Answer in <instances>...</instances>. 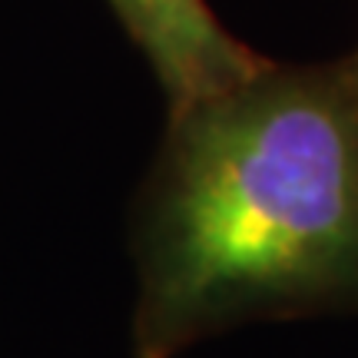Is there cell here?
I'll list each match as a JSON object with an SVG mask.
<instances>
[{"instance_id": "7a4b0ae2", "label": "cell", "mask_w": 358, "mask_h": 358, "mask_svg": "<svg viewBox=\"0 0 358 358\" xmlns=\"http://www.w3.org/2000/svg\"><path fill=\"white\" fill-rule=\"evenodd\" d=\"M110 7L146 53L169 113L216 96L266 66L262 57L222 30L206 0H110Z\"/></svg>"}, {"instance_id": "6da1fadb", "label": "cell", "mask_w": 358, "mask_h": 358, "mask_svg": "<svg viewBox=\"0 0 358 358\" xmlns=\"http://www.w3.org/2000/svg\"><path fill=\"white\" fill-rule=\"evenodd\" d=\"M358 289V57L169 113L140 236L136 358Z\"/></svg>"}]
</instances>
